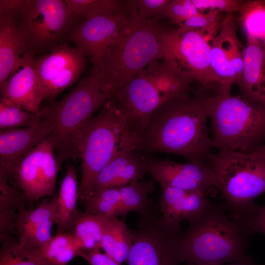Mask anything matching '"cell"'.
<instances>
[{"instance_id": "cell-8", "label": "cell", "mask_w": 265, "mask_h": 265, "mask_svg": "<svg viewBox=\"0 0 265 265\" xmlns=\"http://www.w3.org/2000/svg\"><path fill=\"white\" fill-rule=\"evenodd\" d=\"M207 160L230 215L239 220L265 193V160L254 151H223L211 153Z\"/></svg>"}, {"instance_id": "cell-11", "label": "cell", "mask_w": 265, "mask_h": 265, "mask_svg": "<svg viewBox=\"0 0 265 265\" xmlns=\"http://www.w3.org/2000/svg\"><path fill=\"white\" fill-rule=\"evenodd\" d=\"M133 230L128 265H180L176 237L153 213L141 217Z\"/></svg>"}, {"instance_id": "cell-3", "label": "cell", "mask_w": 265, "mask_h": 265, "mask_svg": "<svg viewBox=\"0 0 265 265\" xmlns=\"http://www.w3.org/2000/svg\"><path fill=\"white\" fill-rule=\"evenodd\" d=\"M224 204L210 203L203 214L176 237L181 262L222 265L245 260L249 236L240 220L227 214Z\"/></svg>"}, {"instance_id": "cell-41", "label": "cell", "mask_w": 265, "mask_h": 265, "mask_svg": "<svg viewBox=\"0 0 265 265\" xmlns=\"http://www.w3.org/2000/svg\"><path fill=\"white\" fill-rule=\"evenodd\" d=\"M222 265H259L257 263L255 262L251 257H249L245 260L233 262L231 263H228L227 264H224Z\"/></svg>"}, {"instance_id": "cell-9", "label": "cell", "mask_w": 265, "mask_h": 265, "mask_svg": "<svg viewBox=\"0 0 265 265\" xmlns=\"http://www.w3.org/2000/svg\"><path fill=\"white\" fill-rule=\"evenodd\" d=\"M18 26L34 55L50 51L65 41L78 22L65 0H26L18 16Z\"/></svg>"}, {"instance_id": "cell-13", "label": "cell", "mask_w": 265, "mask_h": 265, "mask_svg": "<svg viewBox=\"0 0 265 265\" xmlns=\"http://www.w3.org/2000/svg\"><path fill=\"white\" fill-rule=\"evenodd\" d=\"M50 136L30 150L21 162L16 174L19 187L28 203L52 195L60 168Z\"/></svg>"}, {"instance_id": "cell-17", "label": "cell", "mask_w": 265, "mask_h": 265, "mask_svg": "<svg viewBox=\"0 0 265 265\" xmlns=\"http://www.w3.org/2000/svg\"><path fill=\"white\" fill-rule=\"evenodd\" d=\"M159 207L162 216L159 218L171 233L178 235L182 231L181 222H192L204 212L210 202L205 193L170 187H161Z\"/></svg>"}, {"instance_id": "cell-36", "label": "cell", "mask_w": 265, "mask_h": 265, "mask_svg": "<svg viewBox=\"0 0 265 265\" xmlns=\"http://www.w3.org/2000/svg\"><path fill=\"white\" fill-rule=\"evenodd\" d=\"M201 12L205 10H216L232 14L239 12L244 0H191Z\"/></svg>"}, {"instance_id": "cell-14", "label": "cell", "mask_w": 265, "mask_h": 265, "mask_svg": "<svg viewBox=\"0 0 265 265\" xmlns=\"http://www.w3.org/2000/svg\"><path fill=\"white\" fill-rule=\"evenodd\" d=\"M149 172L163 187L197 190L206 194L215 187L213 171L209 164L188 161L179 163L146 155Z\"/></svg>"}, {"instance_id": "cell-10", "label": "cell", "mask_w": 265, "mask_h": 265, "mask_svg": "<svg viewBox=\"0 0 265 265\" xmlns=\"http://www.w3.org/2000/svg\"><path fill=\"white\" fill-rule=\"evenodd\" d=\"M210 42L197 31L180 26L164 30L161 59L203 87L216 82L210 66Z\"/></svg>"}, {"instance_id": "cell-7", "label": "cell", "mask_w": 265, "mask_h": 265, "mask_svg": "<svg viewBox=\"0 0 265 265\" xmlns=\"http://www.w3.org/2000/svg\"><path fill=\"white\" fill-rule=\"evenodd\" d=\"M213 146L219 151H250L265 138V106L218 89L207 100Z\"/></svg>"}, {"instance_id": "cell-18", "label": "cell", "mask_w": 265, "mask_h": 265, "mask_svg": "<svg viewBox=\"0 0 265 265\" xmlns=\"http://www.w3.org/2000/svg\"><path fill=\"white\" fill-rule=\"evenodd\" d=\"M55 198L46 200L31 210L24 209L17 213L15 231L19 243L24 247L38 249L52 238L55 224Z\"/></svg>"}, {"instance_id": "cell-1", "label": "cell", "mask_w": 265, "mask_h": 265, "mask_svg": "<svg viewBox=\"0 0 265 265\" xmlns=\"http://www.w3.org/2000/svg\"><path fill=\"white\" fill-rule=\"evenodd\" d=\"M208 96L201 86L192 96L187 91L164 103L136 133L137 150L168 153L205 163L214 147L207 127Z\"/></svg>"}, {"instance_id": "cell-33", "label": "cell", "mask_w": 265, "mask_h": 265, "mask_svg": "<svg viewBox=\"0 0 265 265\" xmlns=\"http://www.w3.org/2000/svg\"><path fill=\"white\" fill-rule=\"evenodd\" d=\"M39 120L37 113L28 111L0 98V131L30 126Z\"/></svg>"}, {"instance_id": "cell-27", "label": "cell", "mask_w": 265, "mask_h": 265, "mask_svg": "<svg viewBox=\"0 0 265 265\" xmlns=\"http://www.w3.org/2000/svg\"><path fill=\"white\" fill-rule=\"evenodd\" d=\"M119 188L123 215L136 212L142 217L153 213L152 203L148 197L154 190L152 180L133 181Z\"/></svg>"}, {"instance_id": "cell-37", "label": "cell", "mask_w": 265, "mask_h": 265, "mask_svg": "<svg viewBox=\"0 0 265 265\" xmlns=\"http://www.w3.org/2000/svg\"><path fill=\"white\" fill-rule=\"evenodd\" d=\"M170 0H134L133 2L140 17L155 19L161 16L162 11Z\"/></svg>"}, {"instance_id": "cell-31", "label": "cell", "mask_w": 265, "mask_h": 265, "mask_svg": "<svg viewBox=\"0 0 265 265\" xmlns=\"http://www.w3.org/2000/svg\"><path fill=\"white\" fill-rule=\"evenodd\" d=\"M239 19L247 35L265 37V0H244L239 11Z\"/></svg>"}, {"instance_id": "cell-4", "label": "cell", "mask_w": 265, "mask_h": 265, "mask_svg": "<svg viewBox=\"0 0 265 265\" xmlns=\"http://www.w3.org/2000/svg\"><path fill=\"white\" fill-rule=\"evenodd\" d=\"M79 150L82 161L79 197L83 202L106 165L120 154L137 150L136 133L114 102L109 100L82 129Z\"/></svg>"}, {"instance_id": "cell-12", "label": "cell", "mask_w": 265, "mask_h": 265, "mask_svg": "<svg viewBox=\"0 0 265 265\" xmlns=\"http://www.w3.org/2000/svg\"><path fill=\"white\" fill-rule=\"evenodd\" d=\"M129 19L126 0L124 6L105 12L72 27L65 41L73 43L92 62L98 66L114 36L126 26Z\"/></svg>"}, {"instance_id": "cell-34", "label": "cell", "mask_w": 265, "mask_h": 265, "mask_svg": "<svg viewBox=\"0 0 265 265\" xmlns=\"http://www.w3.org/2000/svg\"><path fill=\"white\" fill-rule=\"evenodd\" d=\"M221 12L210 10L206 14L202 13L191 16L179 26L194 30L204 36L210 42L219 32L222 21Z\"/></svg>"}, {"instance_id": "cell-43", "label": "cell", "mask_w": 265, "mask_h": 265, "mask_svg": "<svg viewBox=\"0 0 265 265\" xmlns=\"http://www.w3.org/2000/svg\"><path fill=\"white\" fill-rule=\"evenodd\" d=\"M261 44L263 47V51L265 55V37L264 39L261 42Z\"/></svg>"}, {"instance_id": "cell-25", "label": "cell", "mask_w": 265, "mask_h": 265, "mask_svg": "<svg viewBox=\"0 0 265 265\" xmlns=\"http://www.w3.org/2000/svg\"><path fill=\"white\" fill-rule=\"evenodd\" d=\"M111 219L80 212L70 233L74 236L82 251L101 249L103 234Z\"/></svg>"}, {"instance_id": "cell-23", "label": "cell", "mask_w": 265, "mask_h": 265, "mask_svg": "<svg viewBox=\"0 0 265 265\" xmlns=\"http://www.w3.org/2000/svg\"><path fill=\"white\" fill-rule=\"evenodd\" d=\"M86 60L85 55L75 47L62 42L49 53L34 59V66L43 88L53 78L69 67Z\"/></svg>"}, {"instance_id": "cell-15", "label": "cell", "mask_w": 265, "mask_h": 265, "mask_svg": "<svg viewBox=\"0 0 265 265\" xmlns=\"http://www.w3.org/2000/svg\"><path fill=\"white\" fill-rule=\"evenodd\" d=\"M47 121L40 120L23 128L0 131V174L16 175L23 159L33 148L47 139L52 132Z\"/></svg>"}, {"instance_id": "cell-26", "label": "cell", "mask_w": 265, "mask_h": 265, "mask_svg": "<svg viewBox=\"0 0 265 265\" xmlns=\"http://www.w3.org/2000/svg\"><path fill=\"white\" fill-rule=\"evenodd\" d=\"M37 250L47 265H67L82 252L74 236L69 232H58Z\"/></svg>"}, {"instance_id": "cell-24", "label": "cell", "mask_w": 265, "mask_h": 265, "mask_svg": "<svg viewBox=\"0 0 265 265\" xmlns=\"http://www.w3.org/2000/svg\"><path fill=\"white\" fill-rule=\"evenodd\" d=\"M132 244V233L123 220L111 219L103 234L101 248L119 265L126 262Z\"/></svg>"}, {"instance_id": "cell-38", "label": "cell", "mask_w": 265, "mask_h": 265, "mask_svg": "<svg viewBox=\"0 0 265 265\" xmlns=\"http://www.w3.org/2000/svg\"><path fill=\"white\" fill-rule=\"evenodd\" d=\"M161 16L169 19L171 23L179 26L190 17L185 10L180 0H170L164 8Z\"/></svg>"}, {"instance_id": "cell-30", "label": "cell", "mask_w": 265, "mask_h": 265, "mask_svg": "<svg viewBox=\"0 0 265 265\" xmlns=\"http://www.w3.org/2000/svg\"><path fill=\"white\" fill-rule=\"evenodd\" d=\"M1 242L0 265H47L37 249L23 246L10 236Z\"/></svg>"}, {"instance_id": "cell-2", "label": "cell", "mask_w": 265, "mask_h": 265, "mask_svg": "<svg viewBox=\"0 0 265 265\" xmlns=\"http://www.w3.org/2000/svg\"><path fill=\"white\" fill-rule=\"evenodd\" d=\"M129 19L114 36L98 66L93 67L111 100L150 63L161 59L164 27L158 19L138 15L133 0H126Z\"/></svg>"}, {"instance_id": "cell-29", "label": "cell", "mask_w": 265, "mask_h": 265, "mask_svg": "<svg viewBox=\"0 0 265 265\" xmlns=\"http://www.w3.org/2000/svg\"><path fill=\"white\" fill-rule=\"evenodd\" d=\"M85 212L110 218L123 215L119 187L103 189L83 201Z\"/></svg>"}, {"instance_id": "cell-39", "label": "cell", "mask_w": 265, "mask_h": 265, "mask_svg": "<svg viewBox=\"0 0 265 265\" xmlns=\"http://www.w3.org/2000/svg\"><path fill=\"white\" fill-rule=\"evenodd\" d=\"M80 257L90 265H119L105 253H102L100 249L82 251Z\"/></svg>"}, {"instance_id": "cell-44", "label": "cell", "mask_w": 265, "mask_h": 265, "mask_svg": "<svg viewBox=\"0 0 265 265\" xmlns=\"http://www.w3.org/2000/svg\"><path fill=\"white\" fill-rule=\"evenodd\" d=\"M185 265H197L193 264V263H185Z\"/></svg>"}, {"instance_id": "cell-21", "label": "cell", "mask_w": 265, "mask_h": 265, "mask_svg": "<svg viewBox=\"0 0 265 265\" xmlns=\"http://www.w3.org/2000/svg\"><path fill=\"white\" fill-rule=\"evenodd\" d=\"M239 96L265 106V55L260 40L247 35Z\"/></svg>"}, {"instance_id": "cell-5", "label": "cell", "mask_w": 265, "mask_h": 265, "mask_svg": "<svg viewBox=\"0 0 265 265\" xmlns=\"http://www.w3.org/2000/svg\"><path fill=\"white\" fill-rule=\"evenodd\" d=\"M109 100L92 68L64 97L50 102L37 113L40 120L52 126L51 137L60 166L68 159H80L79 141L82 129L94 112Z\"/></svg>"}, {"instance_id": "cell-22", "label": "cell", "mask_w": 265, "mask_h": 265, "mask_svg": "<svg viewBox=\"0 0 265 265\" xmlns=\"http://www.w3.org/2000/svg\"><path fill=\"white\" fill-rule=\"evenodd\" d=\"M79 190L76 169L68 165L55 198L54 222L58 232L70 233L80 212L77 207Z\"/></svg>"}, {"instance_id": "cell-32", "label": "cell", "mask_w": 265, "mask_h": 265, "mask_svg": "<svg viewBox=\"0 0 265 265\" xmlns=\"http://www.w3.org/2000/svg\"><path fill=\"white\" fill-rule=\"evenodd\" d=\"M68 10L78 22L122 7L125 1L117 0H65Z\"/></svg>"}, {"instance_id": "cell-42", "label": "cell", "mask_w": 265, "mask_h": 265, "mask_svg": "<svg viewBox=\"0 0 265 265\" xmlns=\"http://www.w3.org/2000/svg\"><path fill=\"white\" fill-rule=\"evenodd\" d=\"M251 151L255 152L265 160V138L260 145Z\"/></svg>"}, {"instance_id": "cell-28", "label": "cell", "mask_w": 265, "mask_h": 265, "mask_svg": "<svg viewBox=\"0 0 265 265\" xmlns=\"http://www.w3.org/2000/svg\"><path fill=\"white\" fill-rule=\"evenodd\" d=\"M218 33L222 40L229 56L236 77V85L238 87L242 78L245 46L237 36V27L232 14H228L224 18Z\"/></svg>"}, {"instance_id": "cell-35", "label": "cell", "mask_w": 265, "mask_h": 265, "mask_svg": "<svg viewBox=\"0 0 265 265\" xmlns=\"http://www.w3.org/2000/svg\"><path fill=\"white\" fill-rule=\"evenodd\" d=\"M239 220L249 236L256 233L265 235V206L254 203Z\"/></svg>"}, {"instance_id": "cell-20", "label": "cell", "mask_w": 265, "mask_h": 265, "mask_svg": "<svg viewBox=\"0 0 265 265\" xmlns=\"http://www.w3.org/2000/svg\"><path fill=\"white\" fill-rule=\"evenodd\" d=\"M20 11L0 12V91L22 56L28 53L18 26Z\"/></svg>"}, {"instance_id": "cell-19", "label": "cell", "mask_w": 265, "mask_h": 265, "mask_svg": "<svg viewBox=\"0 0 265 265\" xmlns=\"http://www.w3.org/2000/svg\"><path fill=\"white\" fill-rule=\"evenodd\" d=\"M147 172L149 167L146 155L138 150L120 154L98 174L89 195L103 189L120 187L133 181H139Z\"/></svg>"}, {"instance_id": "cell-16", "label": "cell", "mask_w": 265, "mask_h": 265, "mask_svg": "<svg viewBox=\"0 0 265 265\" xmlns=\"http://www.w3.org/2000/svg\"><path fill=\"white\" fill-rule=\"evenodd\" d=\"M34 54L26 53L0 91L1 98L37 113L44 101L42 85L34 66Z\"/></svg>"}, {"instance_id": "cell-6", "label": "cell", "mask_w": 265, "mask_h": 265, "mask_svg": "<svg viewBox=\"0 0 265 265\" xmlns=\"http://www.w3.org/2000/svg\"><path fill=\"white\" fill-rule=\"evenodd\" d=\"M193 80L163 59L154 60L121 88L112 100L135 132L170 99L188 91Z\"/></svg>"}, {"instance_id": "cell-40", "label": "cell", "mask_w": 265, "mask_h": 265, "mask_svg": "<svg viewBox=\"0 0 265 265\" xmlns=\"http://www.w3.org/2000/svg\"><path fill=\"white\" fill-rule=\"evenodd\" d=\"M180 1L185 10L190 17L201 13L194 6L191 0H180Z\"/></svg>"}]
</instances>
